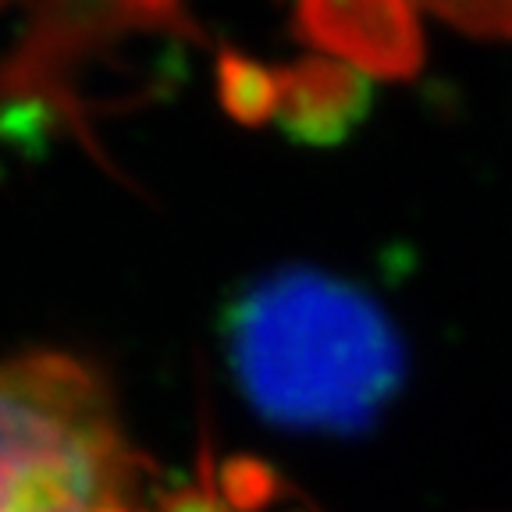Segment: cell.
<instances>
[{"instance_id":"1","label":"cell","mask_w":512,"mask_h":512,"mask_svg":"<svg viewBox=\"0 0 512 512\" xmlns=\"http://www.w3.org/2000/svg\"><path fill=\"white\" fill-rule=\"evenodd\" d=\"M221 342L242 399L285 431H363L406 377L388 310L320 267L288 264L242 285L224 306Z\"/></svg>"},{"instance_id":"2","label":"cell","mask_w":512,"mask_h":512,"mask_svg":"<svg viewBox=\"0 0 512 512\" xmlns=\"http://www.w3.org/2000/svg\"><path fill=\"white\" fill-rule=\"evenodd\" d=\"M0 512H146L143 456L79 356L0 360Z\"/></svg>"}]
</instances>
